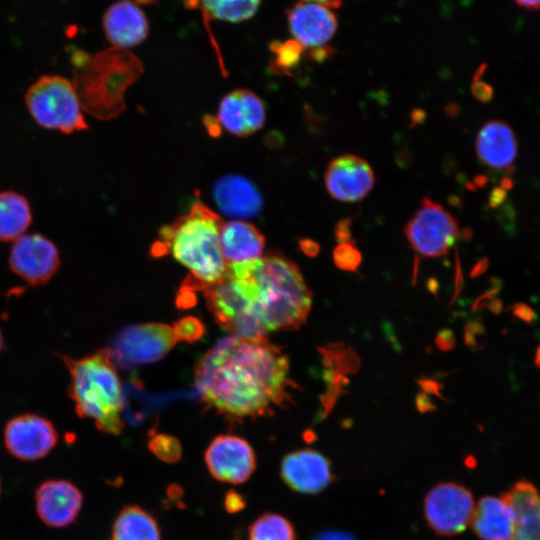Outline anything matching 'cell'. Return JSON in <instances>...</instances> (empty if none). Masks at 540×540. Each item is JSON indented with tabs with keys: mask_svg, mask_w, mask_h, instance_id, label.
I'll return each instance as SVG.
<instances>
[{
	"mask_svg": "<svg viewBox=\"0 0 540 540\" xmlns=\"http://www.w3.org/2000/svg\"><path fill=\"white\" fill-rule=\"evenodd\" d=\"M194 382L202 401L221 414L264 416L289 399V360L265 337L232 335L198 360Z\"/></svg>",
	"mask_w": 540,
	"mask_h": 540,
	"instance_id": "cell-1",
	"label": "cell"
},
{
	"mask_svg": "<svg viewBox=\"0 0 540 540\" xmlns=\"http://www.w3.org/2000/svg\"><path fill=\"white\" fill-rule=\"evenodd\" d=\"M226 275L237 291L247 317L262 336L294 330L311 309L312 295L297 265L280 254L227 263Z\"/></svg>",
	"mask_w": 540,
	"mask_h": 540,
	"instance_id": "cell-2",
	"label": "cell"
},
{
	"mask_svg": "<svg viewBox=\"0 0 540 540\" xmlns=\"http://www.w3.org/2000/svg\"><path fill=\"white\" fill-rule=\"evenodd\" d=\"M222 224L219 214L195 202L186 214L161 228L152 252L157 256L170 253L190 271V284L204 289L221 280L227 271L220 246Z\"/></svg>",
	"mask_w": 540,
	"mask_h": 540,
	"instance_id": "cell-3",
	"label": "cell"
},
{
	"mask_svg": "<svg viewBox=\"0 0 540 540\" xmlns=\"http://www.w3.org/2000/svg\"><path fill=\"white\" fill-rule=\"evenodd\" d=\"M71 61L72 82L83 110L102 120L121 113L124 92L143 71L133 54L114 46L93 54L76 51Z\"/></svg>",
	"mask_w": 540,
	"mask_h": 540,
	"instance_id": "cell-4",
	"label": "cell"
},
{
	"mask_svg": "<svg viewBox=\"0 0 540 540\" xmlns=\"http://www.w3.org/2000/svg\"><path fill=\"white\" fill-rule=\"evenodd\" d=\"M70 375L69 396L79 417L102 432L119 435L124 428L123 395L116 366L107 349L80 359L62 356Z\"/></svg>",
	"mask_w": 540,
	"mask_h": 540,
	"instance_id": "cell-5",
	"label": "cell"
},
{
	"mask_svg": "<svg viewBox=\"0 0 540 540\" xmlns=\"http://www.w3.org/2000/svg\"><path fill=\"white\" fill-rule=\"evenodd\" d=\"M26 107L33 120L48 130L72 134L89 129L72 80L43 75L26 91Z\"/></svg>",
	"mask_w": 540,
	"mask_h": 540,
	"instance_id": "cell-6",
	"label": "cell"
},
{
	"mask_svg": "<svg viewBox=\"0 0 540 540\" xmlns=\"http://www.w3.org/2000/svg\"><path fill=\"white\" fill-rule=\"evenodd\" d=\"M455 217L441 204L424 197L404 227V234L419 255L428 258L448 253L459 236Z\"/></svg>",
	"mask_w": 540,
	"mask_h": 540,
	"instance_id": "cell-7",
	"label": "cell"
},
{
	"mask_svg": "<svg viewBox=\"0 0 540 540\" xmlns=\"http://www.w3.org/2000/svg\"><path fill=\"white\" fill-rule=\"evenodd\" d=\"M475 505L471 491L465 486L439 483L425 496L424 517L436 534L454 536L471 525Z\"/></svg>",
	"mask_w": 540,
	"mask_h": 540,
	"instance_id": "cell-8",
	"label": "cell"
},
{
	"mask_svg": "<svg viewBox=\"0 0 540 540\" xmlns=\"http://www.w3.org/2000/svg\"><path fill=\"white\" fill-rule=\"evenodd\" d=\"M177 342L172 326L148 323L126 328L108 351L122 365L147 364L166 356Z\"/></svg>",
	"mask_w": 540,
	"mask_h": 540,
	"instance_id": "cell-9",
	"label": "cell"
},
{
	"mask_svg": "<svg viewBox=\"0 0 540 540\" xmlns=\"http://www.w3.org/2000/svg\"><path fill=\"white\" fill-rule=\"evenodd\" d=\"M9 265L26 283L43 285L60 267L59 251L54 242L40 233L24 234L11 247Z\"/></svg>",
	"mask_w": 540,
	"mask_h": 540,
	"instance_id": "cell-10",
	"label": "cell"
},
{
	"mask_svg": "<svg viewBox=\"0 0 540 540\" xmlns=\"http://www.w3.org/2000/svg\"><path fill=\"white\" fill-rule=\"evenodd\" d=\"M7 451L22 461L44 458L57 445L58 433L46 418L32 413L10 419L3 432Z\"/></svg>",
	"mask_w": 540,
	"mask_h": 540,
	"instance_id": "cell-11",
	"label": "cell"
},
{
	"mask_svg": "<svg viewBox=\"0 0 540 540\" xmlns=\"http://www.w3.org/2000/svg\"><path fill=\"white\" fill-rule=\"evenodd\" d=\"M204 460L214 479L229 484L246 482L256 469V456L251 445L232 434L216 436L208 445Z\"/></svg>",
	"mask_w": 540,
	"mask_h": 540,
	"instance_id": "cell-12",
	"label": "cell"
},
{
	"mask_svg": "<svg viewBox=\"0 0 540 540\" xmlns=\"http://www.w3.org/2000/svg\"><path fill=\"white\" fill-rule=\"evenodd\" d=\"M35 508L40 520L51 528H64L76 521L83 495L71 481L48 479L35 489Z\"/></svg>",
	"mask_w": 540,
	"mask_h": 540,
	"instance_id": "cell-13",
	"label": "cell"
},
{
	"mask_svg": "<svg viewBox=\"0 0 540 540\" xmlns=\"http://www.w3.org/2000/svg\"><path fill=\"white\" fill-rule=\"evenodd\" d=\"M324 183L329 195L340 202L363 199L373 189L374 172L363 158L345 154L334 158L327 166Z\"/></svg>",
	"mask_w": 540,
	"mask_h": 540,
	"instance_id": "cell-14",
	"label": "cell"
},
{
	"mask_svg": "<svg viewBox=\"0 0 540 540\" xmlns=\"http://www.w3.org/2000/svg\"><path fill=\"white\" fill-rule=\"evenodd\" d=\"M280 476L291 490L302 494L320 493L333 480L331 462L313 449L288 453L282 459Z\"/></svg>",
	"mask_w": 540,
	"mask_h": 540,
	"instance_id": "cell-15",
	"label": "cell"
},
{
	"mask_svg": "<svg viewBox=\"0 0 540 540\" xmlns=\"http://www.w3.org/2000/svg\"><path fill=\"white\" fill-rule=\"evenodd\" d=\"M288 24L294 40L313 51L324 48L337 30L333 12L315 2H300L292 7L288 12Z\"/></svg>",
	"mask_w": 540,
	"mask_h": 540,
	"instance_id": "cell-16",
	"label": "cell"
},
{
	"mask_svg": "<svg viewBox=\"0 0 540 540\" xmlns=\"http://www.w3.org/2000/svg\"><path fill=\"white\" fill-rule=\"evenodd\" d=\"M106 38L114 47L127 49L143 42L149 31L146 15L131 0H119L104 14Z\"/></svg>",
	"mask_w": 540,
	"mask_h": 540,
	"instance_id": "cell-17",
	"label": "cell"
},
{
	"mask_svg": "<svg viewBox=\"0 0 540 540\" xmlns=\"http://www.w3.org/2000/svg\"><path fill=\"white\" fill-rule=\"evenodd\" d=\"M213 198L219 210L227 216L251 218L261 212L263 199L256 186L247 178L228 174L213 186Z\"/></svg>",
	"mask_w": 540,
	"mask_h": 540,
	"instance_id": "cell-18",
	"label": "cell"
},
{
	"mask_svg": "<svg viewBox=\"0 0 540 540\" xmlns=\"http://www.w3.org/2000/svg\"><path fill=\"white\" fill-rule=\"evenodd\" d=\"M475 148L480 161L496 170L510 167L517 155V141L511 127L499 120L482 126Z\"/></svg>",
	"mask_w": 540,
	"mask_h": 540,
	"instance_id": "cell-19",
	"label": "cell"
},
{
	"mask_svg": "<svg viewBox=\"0 0 540 540\" xmlns=\"http://www.w3.org/2000/svg\"><path fill=\"white\" fill-rule=\"evenodd\" d=\"M514 524V509L502 495L484 496L475 505L471 526L481 540H510Z\"/></svg>",
	"mask_w": 540,
	"mask_h": 540,
	"instance_id": "cell-20",
	"label": "cell"
},
{
	"mask_svg": "<svg viewBox=\"0 0 540 540\" xmlns=\"http://www.w3.org/2000/svg\"><path fill=\"white\" fill-rule=\"evenodd\" d=\"M502 496L515 512L510 540H540V492L527 480L517 481Z\"/></svg>",
	"mask_w": 540,
	"mask_h": 540,
	"instance_id": "cell-21",
	"label": "cell"
},
{
	"mask_svg": "<svg viewBox=\"0 0 540 540\" xmlns=\"http://www.w3.org/2000/svg\"><path fill=\"white\" fill-rule=\"evenodd\" d=\"M220 246L227 263H241L263 256L265 237L252 223L234 219L223 222Z\"/></svg>",
	"mask_w": 540,
	"mask_h": 540,
	"instance_id": "cell-22",
	"label": "cell"
},
{
	"mask_svg": "<svg viewBox=\"0 0 540 540\" xmlns=\"http://www.w3.org/2000/svg\"><path fill=\"white\" fill-rule=\"evenodd\" d=\"M33 220L27 198L13 190L0 191V241H15L25 234Z\"/></svg>",
	"mask_w": 540,
	"mask_h": 540,
	"instance_id": "cell-23",
	"label": "cell"
},
{
	"mask_svg": "<svg viewBox=\"0 0 540 540\" xmlns=\"http://www.w3.org/2000/svg\"><path fill=\"white\" fill-rule=\"evenodd\" d=\"M109 540H161V532L147 510L139 505H128L115 518Z\"/></svg>",
	"mask_w": 540,
	"mask_h": 540,
	"instance_id": "cell-24",
	"label": "cell"
},
{
	"mask_svg": "<svg viewBox=\"0 0 540 540\" xmlns=\"http://www.w3.org/2000/svg\"><path fill=\"white\" fill-rule=\"evenodd\" d=\"M261 0H186L191 7L199 6L207 17L240 22L251 18L257 11Z\"/></svg>",
	"mask_w": 540,
	"mask_h": 540,
	"instance_id": "cell-25",
	"label": "cell"
},
{
	"mask_svg": "<svg viewBox=\"0 0 540 540\" xmlns=\"http://www.w3.org/2000/svg\"><path fill=\"white\" fill-rule=\"evenodd\" d=\"M248 540H296V532L286 517L268 512L250 524Z\"/></svg>",
	"mask_w": 540,
	"mask_h": 540,
	"instance_id": "cell-26",
	"label": "cell"
},
{
	"mask_svg": "<svg viewBox=\"0 0 540 540\" xmlns=\"http://www.w3.org/2000/svg\"><path fill=\"white\" fill-rule=\"evenodd\" d=\"M216 120L219 125L233 135L240 137L249 135L238 90L232 91L222 98Z\"/></svg>",
	"mask_w": 540,
	"mask_h": 540,
	"instance_id": "cell-27",
	"label": "cell"
},
{
	"mask_svg": "<svg viewBox=\"0 0 540 540\" xmlns=\"http://www.w3.org/2000/svg\"><path fill=\"white\" fill-rule=\"evenodd\" d=\"M245 113L246 126L249 135L260 130L266 118L265 107L262 100L252 91L238 90Z\"/></svg>",
	"mask_w": 540,
	"mask_h": 540,
	"instance_id": "cell-28",
	"label": "cell"
},
{
	"mask_svg": "<svg viewBox=\"0 0 540 540\" xmlns=\"http://www.w3.org/2000/svg\"><path fill=\"white\" fill-rule=\"evenodd\" d=\"M305 48L294 39L285 42H276L271 45V50L275 54L273 67L281 73H288L299 63Z\"/></svg>",
	"mask_w": 540,
	"mask_h": 540,
	"instance_id": "cell-29",
	"label": "cell"
},
{
	"mask_svg": "<svg viewBox=\"0 0 540 540\" xmlns=\"http://www.w3.org/2000/svg\"><path fill=\"white\" fill-rule=\"evenodd\" d=\"M149 450L161 461L176 463L181 459L182 448L179 440L167 434H155L148 442Z\"/></svg>",
	"mask_w": 540,
	"mask_h": 540,
	"instance_id": "cell-30",
	"label": "cell"
},
{
	"mask_svg": "<svg viewBox=\"0 0 540 540\" xmlns=\"http://www.w3.org/2000/svg\"><path fill=\"white\" fill-rule=\"evenodd\" d=\"M172 327L177 341L188 343L198 341L205 331L203 323L194 316L183 317Z\"/></svg>",
	"mask_w": 540,
	"mask_h": 540,
	"instance_id": "cell-31",
	"label": "cell"
},
{
	"mask_svg": "<svg viewBox=\"0 0 540 540\" xmlns=\"http://www.w3.org/2000/svg\"><path fill=\"white\" fill-rule=\"evenodd\" d=\"M360 252L349 243H341L334 252L336 264L345 269H354L360 262Z\"/></svg>",
	"mask_w": 540,
	"mask_h": 540,
	"instance_id": "cell-32",
	"label": "cell"
},
{
	"mask_svg": "<svg viewBox=\"0 0 540 540\" xmlns=\"http://www.w3.org/2000/svg\"><path fill=\"white\" fill-rule=\"evenodd\" d=\"M245 499L235 491H229L224 498V507L229 513H236L245 507Z\"/></svg>",
	"mask_w": 540,
	"mask_h": 540,
	"instance_id": "cell-33",
	"label": "cell"
},
{
	"mask_svg": "<svg viewBox=\"0 0 540 540\" xmlns=\"http://www.w3.org/2000/svg\"><path fill=\"white\" fill-rule=\"evenodd\" d=\"M313 540H354L352 536L347 533L329 531L318 534Z\"/></svg>",
	"mask_w": 540,
	"mask_h": 540,
	"instance_id": "cell-34",
	"label": "cell"
},
{
	"mask_svg": "<svg viewBox=\"0 0 540 540\" xmlns=\"http://www.w3.org/2000/svg\"><path fill=\"white\" fill-rule=\"evenodd\" d=\"M338 239L345 241L350 234V221L344 220L338 223L336 228Z\"/></svg>",
	"mask_w": 540,
	"mask_h": 540,
	"instance_id": "cell-35",
	"label": "cell"
},
{
	"mask_svg": "<svg viewBox=\"0 0 540 540\" xmlns=\"http://www.w3.org/2000/svg\"><path fill=\"white\" fill-rule=\"evenodd\" d=\"M519 6L530 9L538 10L540 9V0H514Z\"/></svg>",
	"mask_w": 540,
	"mask_h": 540,
	"instance_id": "cell-36",
	"label": "cell"
},
{
	"mask_svg": "<svg viewBox=\"0 0 540 540\" xmlns=\"http://www.w3.org/2000/svg\"><path fill=\"white\" fill-rule=\"evenodd\" d=\"M305 1L319 3L329 8H337L342 3V0H305Z\"/></svg>",
	"mask_w": 540,
	"mask_h": 540,
	"instance_id": "cell-37",
	"label": "cell"
},
{
	"mask_svg": "<svg viewBox=\"0 0 540 540\" xmlns=\"http://www.w3.org/2000/svg\"><path fill=\"white\" fill-rule=\"evenodd\" d=\"M3 348H4V338L0 330V352L2 351Z\"/></svg>",
	"mask_w": 540,
	"mask_h": 540,
	"instance_id": "cell-38",
	"label": "cell"
},
{
	"mask_svg": "<svg viewBox=\"0 0 540 540\" xmlns=\"http://www.w3.org/2000/svg\"><path fill=\"white\" fill-rule=\"evenodd\" d=\"M1 489H2V483H1V478H0V494H1Z\"/></svg>",
	"mask_w": 540,
	"mask_h": 540,
	"instance_id": "cell-39",
	"label": "cell"
}]
</instances>
